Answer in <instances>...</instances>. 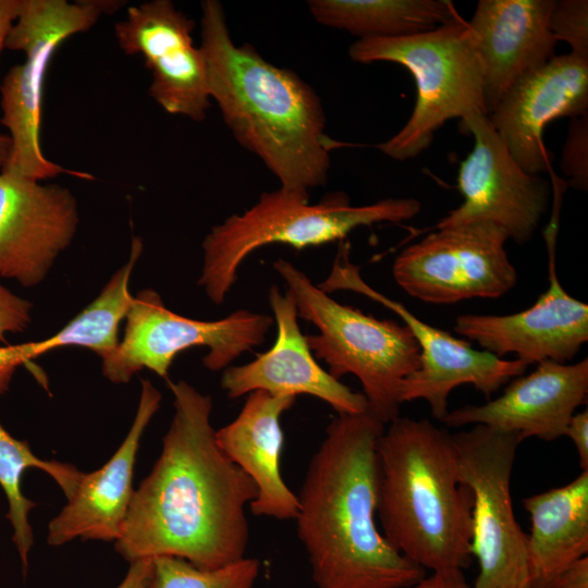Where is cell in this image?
Instances as JSON below:
<instances>
[{
    "label": "cell",
    "mask_w": 588,
    "mask_h": 588,
    "mask_svg": "<svg viewBox=\"0 0 588 588\" xmlns=\"http://www.w3.org/2000/svg\"><path fill=\"white\" fill-rule=\"evenodd\" d=\"M168 385L174 415L114 548L130 563L172 556L219 568L246 556L256 486L217 444L211 396L183 380Z\"/></svg>",
    "instance_id": "1"
},
{
    "label": "cell",
    "mask_w": 588,
    "mask_h": 588,
    "mask_svg": "<svg viewBox=\"0 0 588 588\" xmlns=\"http://www.w3.org/2000/svg\"><path fill=\"white\" fill-rule=\"evenodd\" d=\"M384 428L369 409L338 414L308 463L294 520L317 588H412L426 576L377 525Z\"/></svg>",
    "instance_id": "2"
},
{
    "label": "cell",
    "mask_w": 588,
    "mask_h": 588,
    "mask_svg": "<svg viewBox=\"0 0 588 588\" xmlns=\"http://www.w3.org/2000/svg\"><path fill=\"white\" fill-rule=\"evenodd\" d=\"M201 44L210 99L237 143L257 156L281 188L307 193L323 185L336 146L314 88L290 69L268 62L231 38L223 5L201 2Z\"/></svg>",
    "instance_id": "3"
},
{
    "label": "cell",
    "mask_w": 588,
    "mask_h": 588,
    "mask_svg": "<svg viewBox=\"0 0 588 588\" xmlns=\"http://www.w3.org/2000/svg\"><path fill=\"white\" fill-rule=\"evenodd\" d=\"M377 518L385 539L425 571H462L471 558L473 497L452 433L397 416L378 440Z\"/></svg>",
    "instance_id": "4"
},
{
    "label": "cell",
    "mask_w": 588,
    "mask_h": 588,
    "mask_svg": "<svg viewBox=\"0 0 588 588\" xmlns=\"http://www.w3.org/2000/svg\"><path fill=\"white\" fill-rule=\"evenodd\" d=\"M420 203L411 197L385 198L352 206L344 193L309 204L307 193L279 188L262 193L241 215L215 225L203 241L204 262L197 284L213 304H222L243 261L256 249L285 244L296 249L344 240L353 230L381 222L400 223L416 217Z\"/></svg>",
    "instance_id": "5"
},
{
    "label": "cell",
    "mask_w": 588,
    "mask_h": 588,
    "mask_svg": "<svg viewBox=\"0 0 588 588\" xmlns=\"http://www.w3.org/2000/svg\"><path fill=\"white\" fill-rule=\"evenodd\" d=\"M273 269L286 284L298 318L318 330L306 335L314 356L338 380L354 375L369 411L383 424L400 416L401 385L420 366V348L409 328L338 303L285 259L275 260Z\"/></svg>",
    "instance_id": "6"
},
{
    "label": "cell",
    "mask_w": 588,
    "mask_h": 588,
    "mask_svg": "<svg viewBox=\"0 0 588 588\" xmlns=\"http://www.w3.org/2000/svg\"><path fill=\"white\" fill-rule=\"evenodd\" d=\"M358 63L393 62L406 68L416 84V102L405 125L376 147L404 161L427 149L434 133L451 119L487 115L481 65L467 22L461 16L432 30L394 38H363L348 49Z\"/></svg>",
    "instance_id": "7"
},
{
    "label": "cell",
    "mask_w": 588,
    "mask_h": 588,
    "mask_svg": "<svg viewBox=\"0 0 588 588\" xmlns=\"http://www.w3.org/2000/svg\"><path fill=\"white\" fill-rule=\"evenodd\" d=\"M124 4L119 0H22L4 45L5 49L24 52L25 60L8 71L0 86V123L11 139L9 159L0 172L36 181L59 174L93 179L89 173L65 169L45 157L40 142L44 85L60 45Z\"/></svg>",
    "instance_id": "8"
},
{
    "label": "cell",
    "mask_w": 588,
    "mask_h": 588,
    "mask_svg": "<svg viewBox=\"0 0 588 588\" xmlns=\"http://www.w3.org/2000/svg\"><path fill=\"white\" fill-rule=\"evenodd\" d=\"M462 483L473 497L471 556L478 563L473 588H531L527 534L518 525L511 477L523 439L483 425L452 433Z\"/></svg>",
    "instance_id": "9"
},
{
    "label": "cell",
    "mask_w": 588,
    "mask_h": 588,
    "mask_svg": "<svg viewBox=\"0 0 588 588\" xmlns=\"http://www.w3.org/2000/svg\"><path fill=\"white\" fill-rule=\"evenodd\" d=\"M124 335L115 351L101 359L103 376L113 383H126L146 368L168 378L169 368L182 351L208 347L203 358L211 371L228 368L243 353L262 344L273 317L238 309L219 320L204 321L168 309L151 289L134 296L125 315Z\"/></svg>",
    "instance_id": "10"
},
{
    "label": "cell",
    "mask_w": 588,
    "mask_h": 588,
    "mask_svg": "<svg viewBox=\"0 0 588 588\" xmlns=\"http://www.w3.org/2000/svg\"><path fill=\"white\" fill-rule=\"evenodd\" d=\"M506 233L488 221L436 229L404 248L392 274L408 295L430 304L497 298L517 282Z\"/></svg>",
    "instance_id": "11"
},
{
    "label": "cell",
    "mask_w": 588,
    "mask_h": 588,
    "mask_svg": "<svg viewBox=\"0 0 588 588\" xmlns=\"http://www.w3.org/2000/svg\"><path fill=\"white\" fill-rule=\"evenodd\" d=\"M348 254L350 244L342 243L330 274L318 286L328 294L347 290L365 295L395 313L409 328L420 348V366L403 381L401 404L424 400L432 416L442 421L449 412V394L456 387L473 384L489 399L512 379L524 375L528 366L520 360L475 350L468 342L421 321L403 304L369 286Z\"/></svg>",
    "instance_id": "12"
},
{
    "label": "cell",
    "mask_w": 588,
    "mask_h": 588,
    "mask_svg": "<svg viewBox=\"0 0 588 588\" xmlns=\"http://www.w3.org/2000/svg\"><path fill=\"white\" fill-rule=\"evenodd\" d=\"M461 126L475 139L457 175L463 203L441 219L436 229L488 221L517 244H525L548 210L549 182L523 170L486 114L474 112L461 120Z\"/></svg>",
    "instance_id": "13"
},
{
    "label": "cell",
    "mask_w": 588,
    "mask_h": 588,
    "mask_svg": "<svg viewBox=\"0 0 588 588\" xmlns=\"http://www.w3.org/2000/svg\"><path fill=\"white\" fill-rule=\"evenodd\" d=\"M560 191H554L553 216L544 231L549 287L532 306L512 315L458 316L454 331L497 357L515 354L525 365L546 360L567 363L588 341V305L562 286L555 266Z\"/></svg>",
    "instance_id": "14"
},
{
    "label": "cell",
    "mask_w": 588,
    "mask_h": 588,
    "mask_svg": "<svg viewBox=\"0 0 588 588\" xmlns=\"http://www.w3.org/2000/svg\"><path fill=\"white\" fill-rule=\"evenodd\" d=\"M194 21L170 0L127 8L115 23L120 48L139 54L151 73L149 96L168 113L203 121L211 106L200 48L193 44Z\"/></svg>",
    "instance_id": "15"
},
{
    "label": "cell",
    "mask_w": 588,
    "mask_h": 588,
    "mask_svg": "<svg viewBox=\"0 0 588 588\" xmlns=\"http://www.w3.org/2000/svg\"><path fill=\"white\" fill-rule=\"evenodd\" d=\"M77 225V201L69 188L0 172L1 278L25 287L42 282Z\"/></svg>",
    "instance_id": "16"
},
{
    "label": "cell",
    "mask_w": 588,
    "mask_h": 588,
    "mask_svg": "<svg viewBox=\"0 0 588 588\" xmlns=\"http://www.w3.org/2000/svg\"><path fill=\"white\" fill-rule=\"evenodd\" d=\"M588 114V60L571 52L517 81L487 115L515 161L530 174L550 169L544 127Z\"/></svg>",
    "instance_id": "17"
},
{
    "label": "cell",
    "mask_w": 588,
    "mask_h": 588,
    "mask_svg": "<svg viewBox=\"0 0 588 588\" xmlns=\"http://www.w3.org/2000/svg\"><path fill=\"white\" fill-rule=\"evenodd\" d=\"M268 299L277 323L275 341L254 360L223 370L221 388L228 397L234 400L257 390L295 397L307 394L326 402L338 414L367 412L365 395L332 377L315 359L301 331L292 295L272 285Z\"/></svg>",
    "instance_id": "18"
},
{
    "label": "cell",
    "mask_w": 588,
    "mask_h": 588,
    "mask_svg": "<svg viewBox=\"0 0 588 588\" xmlns=\"http://www.w3.org/2000/svg\"><path fill=\"white\" fill-rule=\"evenodd\" d=\"M587 395V357L576 364L546 360L529 375L512 379L497 399L449 411L442 422L453 428L483 425L517 433L523 440L553 441L565 434Z\"/></svg>",
    "instance_id": "19"
},
{
    "label": "cell",
    "mask_w": 588,
    "mask_h": 588,
    "mask_svg": "<svg viewBox=\"0 0 588 588\" xmlns=\"http://www.w3.org/2000/svg\"><path fill=\"white\" fill-rule=\"evenodd\" d=\"M554 0H479L467 22L483 81L487 115L520 78L554 57Z\"/></svg>",
    "instance_id": "20"
},
{
    "label": "cell",
    "mask_w": 588,
    "mask_h": 588,
    "mask_svg": "<svg viewBox=\"0 0 588 588\" xmlns=\"http://www.w3.org/2000/svg\"><path fill=\"white\" fill-rule=\"evenodd\" d=\"M132 426L114 454L97 470L83 473L68 503L48 525L47 543L74 539L115 541L121 536L135 492L133 474L140 439L159 409L161 393L147 379Z\"/></svg>",
    "instance_id": "21"
},
{
    "label": "cell",
    "mask_w": 588,
    "mask_h": 588,
    "mask_svg": "<svg viewBox=\"0 0 588 588\" xmlns=\"http://www.w3.org/2000/svg\"><path fill=\"white\" fill-rule=\"evenodd\" d=\"M295 396L250 392L228 425L216 430L217 444L255 483L257 495L249 504L253 515L278 520L295 519L297 497L281 475L284 434L280 419Z\"/></svg>",
    "instance_id": "22"
},
{
    "label": "cell",
    "mask_w": 588,
    "mask_h": 588,
    "mask_svg": "<svg viewBox=\"0 0 588 588\" xmlns=\"http://www.w3.org/2000/svg\"><path fill=\"white\" fill-rule=\"evenodd\" d=\"M530 516L527 556L531 588L554 577L588 553V470L571 482L522 500Z\"/></svg>",
    "instance_id": "23"
},
{
    "label": "cell",
    "mask_w": 588,
    "mask_h": 588,
    "mask_svg": "<svg viewBox=\"0 0 588 588\" xmlns=\"http://www.w3.org/2000/svg\"><path fill=\"white\" fill-rule=\"evenodd\" d=\"M321 25L363 38H394L432 30L460 15L448 0H310Z\"/></svg>",
    "instance_id": "24"
},
{
    "label": "cell",
    "mask_w": 588,
    "mask_h": 588,
    "mask_svg": "<svg viewBox=\"0 0 588 588\" xmlns=\"http://www.w3.org/2000/svg\"><path fill=\"white\" fill-rule=\"evenodd\" d=\"M37 468L48 474L61 488L66 499L74 492L82 471L71 464L37 457L26 441L12 437L0 424V486L8 499L12 540L19 552L24 576L28 568V554L34 544L29 512L37 504L22 491L25 470Z\"/></svg>",
    "instance_id": "25"
},
{
    "label": "cell",
    "mask_w": 588,
    "mask_h": 588,
    "mask_svg": "<svg viewBox=\"0 0 588 588\" xmlns=\"http://www.w3.org/2000/svg\"><path fill=\"white\" fill-rule=\"evenodd\" d=\"M260 562L247 558L229 565L201 569L172 556L154 559L152 588H255Z\"/></svg>",
    "instance_id": "26"
},
{
    "label": "cell",
    "mask_w": 588,
    "mask_h": 588,
    "mask_svg": "<svg viewBox=\"0 0 588 588\" xmlns=\"http://www.w3.org/2000/svg\"><path fill=\"white\" fill-rule=\"evenodd\" d=\"M556 41L571 47V53L588 60V1L554 0L549 19Z\"/></svg>",
    "instance_id": "27"
},
{
    "label": "cell",
    "mask_w": 588,
    "mask_h": 588,
    "mask_svg": "<svg viewBox=\"0 0 588 588\" xmlns=\"http://www.w3.org/2000/svg\"><path fill=\"white\" fill-rule=\"evenodd\" d=\"M561 170L568 184L578 191L588 188V114L572 118L562 149Z\"/></svg>",
    "instance_id": "28"
},
{
    "label": "cell",
    "mask_w": 588,
    "mask_h": 588,
    "mask_svg": "<svg viewBox=\"0 0 588 588\" xmlns=\"http://www.w3.org/2000/svg\"><path fill=\"white\" fill-rule=\"evenodd\" d=\"M33 304L0 284V342L7 333L24 331L32 320Z\"/></svg>",
    "instance_id": "29"
},
{
    "label": "cell",
    "mask_w": 588,
    "mask_h": 588,
    "mask_svg": "<svg viewBox=\"0 0 588 588\" xmlns=\"http://www.w3.org/2000/svg\"><path fill=\"white\" fill-rule=\"evenodd\" d=\"M574 443L581 470H588V409L575 413L568 421L565 434Z\"/></svg>",
    "instance_id": "30"
},
{
    "label": "cell",
    "mask_w": 588,
    "mask_h": 588,
    "mask_svg": "<svg viewBox=\"0 0 588 588\" xmlns=\"http://www.w3.org/2000/svg\"><path fill=\"white\" fill-rule=\"evenodd\" d=\"M548 588H588V556H584L560 572Z\"/></svg>",
    "instance_id": "31"
},
{
    "label": "cell",
    "mask_w": 588,
    "mask_h": 588,
    "mask_svg": "<svg viewBox=\"0 0 588 588\" xmlns=\"http://www.w3.org/2000/svg\"><path fill=\"white\" fill-rule=\"evenodd\" d=\"M154 559H139L130 563L127 573L115 588H152Z\"/></svg>",
    "instance_id": "32"
},
{
    "label": "cell",
    "mask_w": 588,
    "mask_h": 588,
    "mask_svg": "<svg viewBox=\"0 0 588 588\" xmlns=\"http://www.w3.org/2000/svg\"><path fill=\"white\" fill-rule=\"evenodd\" d=\"M412 588H473L462 571L433 572Z\"/></svg>",
    "instance_id": "33"
},
{
    "label": "cell",
    "mask_w": 588,
    "mask_h": 588,
    "mask_svg": "<svg viewBox=\"0 0 588 588\" xmlns=\"http://www.w3.org/2000/svg\"><path fill=\"white\" fill-rule=\"evenodd\" d=\"M21 5L22 0H0V54L4 49L8 35L20 14Z\"/></svg>",
    "instance_id": "34"
},
{
    "label": "cell",
    "mask_w": 588,
    "mask_h": 588,
    "mask_svg": "<svg viewBox=\"0 0 588 588\" xmlns=\"http://www.w3.org/2000/svg\"><path fill=\"white\" fill-rule=\"evenodd\" d=\"M1 354L2 353L0 348V395L9 390L10 382L15 372V368H13L5 362Z\"/></svg>",
    "instance_id": "35"
},
{
    "label": "cell",
    "mask_w": 588,
    "mask_h": 588,
    "mask_svg": "<svg viewBox=\"0 0 588 588\" xmlns=\"http://www.w3.org/2000/svg\"><path fill=\"white\" fill-rule=\"evenodd\" d=\"M11 150V139L9 135L0 134V170L7 163Z\"/></svg>",
    "instance_id": "36"
}]
</instances>
